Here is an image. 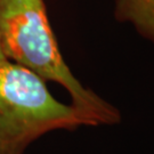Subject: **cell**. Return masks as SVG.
Listing matches in <instances>:
<instances>
[{"label": "cell", "instance_id": "1", "mask_svg": "<svg viewBox=\"0 0 154 154\" xmlns=\"http://www.w3.org/2000/svg\"><path fill=\"white\" fill-rule=\"evenodd\" d=\"M0 44L7 60L65 88L71 105L88 126L121 121L116 107L73 75L61 54L44 0H0Z\"/></svg>", "mask_w": 154, "mask_h": 154}, {"label": "cell", "instance_id": "2", "mask_svg": "<svg viewBox=\"0 0 154 154\" xmlns=\"http://www.w3.org/2000/svg\"><path fill=\"white\" fill-rule=\"evenodd\" d=\"M81 126H88L81 113L58 102L42 78L9 60L0 62V154H23L48 132Z\"/></svg>", "mask_w": 154, "mask_h": 154}, {"label": "cell", "instance_id": "3", "mask_svg": "<svg viewBox=\"0 0 154 154\" xmlns=\"http://www.w3.org/2000/svg\"><path fill=\"white\" fill-rule=\"evenodd\" d=\"M116 17L154 44V0H116Z\"/></svg>", "mask_w": 154, "mask_h": 154}, {"label": "cell", "instance_id": "4", "mask_svg": "<svg viewBox=\"0 0 154 154\" xmlns=\"http://www.w3.org/2000/svg\"><path fill=\"white\" fill-rule=\"evenodd\" d=\"M5 60H7V58H6L5 54H4V50H2V47H1V44H0V62L5 61Z\"/></svg>", "mask_w": 154, "mask_h": 154}]
</instances>
